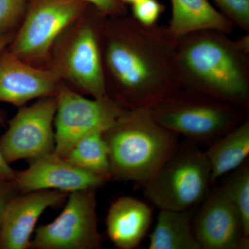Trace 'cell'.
I'll use <instances>...</instances> for the list:
<instances>
[{"instance_id": "1", "label": "cell", "mask_w": 249, "mask_h": 249, "mask_svg": "<svg viewBox=\"0 0 249 249\" xmlns=\"http://www.w3.org/2000/svg\"><path fill=\"white\" fill-rule=\"evenodd\" d=\"M124 15L103 24L107 94L125 109L150 108L181 88L177 42L166 27L145 26Z\"/></svg>"}, {"instance_id": "2", "label": "cell", "mask_w": 249, "mask_h": 249, "mask_svg": "<svg viewBox=\"0 0 249 249\" xmlns=\"http://www.w3.org/2000/svg\"><path fill=\"white\" fill-rule=\"evenodd\" d=\"M213 29L195 31L177 42L181 88L249 108V36L232 40Z\"/></svg>"}, {"instance_id": "3", "label": "cell", "mask_w": 249, "mask_h": 249, "mask_svg": "<svg viewBox=\"0 0 249 249\" xmlns=\"http://www.w3.org/2000/svg\"><path fill=\"white\" fill-rule=\"evenodd\" d=\"M111 179L143 186L178 145V135L154 119L148 108L123 109L104 132Z\"/></svg>"}, {"instance_id": "4", "label": "cell", "mask_w": 249, "mask_h": 249, "mask_svg": "<svg viewBox=\"0 0 249 249\" xmlns=\"http://www.w3.org/2000/svg\"><path fill=\"white\" fill-rule=\"evenodd\" d=\"M148 109L165 128L191 142L211 144L249 118L247 108L182 88Z\"/></svg>"}, {"instance_id": "5", "label": "cell", "mask_w": 249, "mask_h": 249, "mask_svg": "<svg viewBox=\"0 0 249 249\" xmlns=\"http://www.w3.org/2000/svg\"><path fill=\"white\" fill-rule=\"evenodd\" d=\"M206 153L193 142L178 143L160 170L143 185L145 193L160 209L196 208L206 199L211 186Z\"/></svg>"}, {"instance_id": "6", "label": "cell", "mask_w": 249, "mask_h": 249, "mask_svg": "<svg viewBox=\"0 0 249 249\" xmlns=\"http://www.w3.org/2000/svg\"><path fill=\"white\" fill-rule=\"evenodd\" d=\"M55 96L54 153L63 159L85 136L109 128L124 109L111 98L89 99L62 84Z\"/></svg>"}, {"instance_id": "7", "label": "cell", "mask_w": 249, "mask_h": 249, "mask_svg": "<svg viewBox=\"0 0 249 249\" xmlns=\"http://www.w3.org/2000/svg\"><path fill=\"white\" fill-rule=\"evenodd\" d=\"M87 4L82 0H33L9 52L26 62L45 58Z\"/></svg>"}, {"instance_id": "8", "label": "cell", "mask_w": 249, "mask_h": 249, "mask_svg": "<svg viewBox=\"0 0 249 249\" xmlns=\"http://www.w3.org/2000/svg\"><path fill=\"white\" fill-rule=\"evenodd\" d=\"M95 190L72 192L53 222L39 227L30 248L98 249L103 239L98 229Z\"/></svg>"}, {"instance_id": "9", "label": "cell", "mask_w": 249, "mask_h": 249, "mask_svg": "<svg viewBox=\"0 0 249 249\" xmlns=\"http://www.w3.org/2000/svg\"><path fill=\"white\" fill-rule=\"evenodd\" d=\"M56 108L55 95L40 98L30 106L20 107L9 121V128L0 139V149L9 164L53 153Z\"/></svg>"}, {"instance_id": "10", "label": "cell", "mask_w": 249, "mask_h": 249, "mask_svg": "<svg viewBox=\"0 0 249 249\" xmlns=\"http://www.w3.org/2000/svg\"><path fill=\"white\" fill-rule=\"evenodd\" d=\"M105 21V20H104ZM104 21L83 23L74 31L59 57L58 70L78 89L96 99L107 94L102 52Z\"/></svg>"}, {"instance_id": "11", "label": "cell", "mask_w": 249, "mask_h": 249, "mask_svg": "<svg viewBox=\"0 0 249 249\" xmlns=\"http://www.w3.org/2000/svg\"><path fill=\"white\" fill-rule=\"evenodd\" d=\"M203 202L193 226L201 249H249L240 214L222 188L208 195Z\"/></svg>"}, {"instance_id": "12", "label": "cell", "mask_w": 249, "mask_h": 249, "mask_svg": "<svg viewBox=\"0 0 249 249\" xmlns=\"http://www.w3.org/2000/svg\"><path fill=\"white\" fill-rule=\"evenodd\" d=\"M107 181L100 175L71 164L53 152L31 160L27 169L16 172L13 183L19 193L55 190L70 194L96 189Z\"/></svg>"}, {"instance_id": "13", "label": "cell", "mask_w": 249, "mask_h": 249, "mask_svg": "<svg viewBox=\"0 0 249 249\" xmlns=\"http://www.w3.org/2000/svg\"><path fill=\"white\" fill-rule=\"evenodd\" d=\"M68 193L55 190L17 195L6 206L0 226V249H27L42 214L49 208L58 207Z\"/></svg>"}, {"instance_id": "14", "label": "cell", "mask_w": 249, "mask_h": 249, "mask_svg": "<svg viewBox=\"0 0 249 249\" xmlns=\"http://www.w3.org/2000/svg\"><path fill=\"white\" fill-rule=\"evenodd\" d=\"M60 77L53 70L31 66L9 51L0 53V102L17 107L56 94Z\"/></svg>"}, {"instance_id": "15", "label": "cell", "mask_w": 249, "mask_h": 249, "mask_svg": "<svg viewBox=\"0 0 249 249\" xmlns=\"http://www.w3.org/2000/svg\"><path fill=\"white\" fill-rule=\"evenodd\" d=\"M152 222V210L143 201L122 196L109 207L106 231L116 248H137L146 235Z\"/></svg>"}, {"instance_id": "16", "label": "cell", "mask_w": 249, "mask_h": 249, "mask_svg": "<svg viewBox=\"0 0 249 249\" xmlns=\"http://www.w3.org/2000/svg\"><path fill=\"white\" fill-rule=\"evenodd\" d=\"M171 3L172 18L166 28L176 42L195 31L213 29L230 34L233 31L234 24L209 0H171Z\"/></svg>"}, {"instance_id": "17", "label": "cell", "mask_w": 249, "mask_h": 249, "mask_svg": "<svg viewBox=\"0 0 249 249\" xmlns=\"http://www.w3.org/2000/svg\"><path fill=\"white\" fill-rule=\"evenodd\" d=\"M211 168V185L245 163L249 155V119L211 143L205 152Z\"/></svg>"}, {"instance_id": "18", "label": "cell", "mask_w": 249, "mask_h": 249, "mask_svg": "<svg viewBox=\"0 0 249 249\" xmlns=\"http://www.w3.org/2000/svg\"><path fill=\"white\" fill-rule=\"evenodd\" d=\"M195 208L181 210L160 209L149 249H201L193 232L192 220Z\"/></svg>"}, {"instance_id": "19", "label": "cell", "mask_w": 249, "mask_h": 249, "mask_svg": "<svg viewBox=\"0 0 249 249\" xmlns=\"http://www.w3.org/2000/svg\"><path fill=\"white\" fill-rule=\"evenodd\" d=\"M103 131L85 136L73 145L65 160L80 168L111 179L109 148Z\"/></svg>"}, {"instance_id": "20", "label": "cell", "mask_w": 249, "mask_h": 249, "mask_svg": "<svg viewBox=\"0 0 249 249\" xmlns=\"http://www.w3.org/2000/svg\"><path fill=\"white\" fill-rule=\"evenodd\" d=\"M229 200L237 210L249 237V167L244 163L232 172L231 175L221 187Z\"/></svg>"}, {"instance_id": "21", "label": "cell", "mask_w": 249, "mask_h": 249, "mask_svg": "<svg viewBox=\"0 0 249 249\" xmlns=\"http://www.w3.org/2000/svg\"><path fill=\"white\" fill-rule=\"evenodd\" d=\"M221 14L246 33L249 32V0H213Z\"/></svg>"}, {"instance_id": "22", "label": "cell", "mask_w": 249, "mask_h": 249, "mask_svg": "<svg viewBox=\"0 0 249 249\" xmlns=\"http://www.w3.org/2000/svg\"><path fill=\"white\" fill-rule=\"evenodd\" d=\"M28 0H0V36L9 34L22 18Z\"/></svg>"}, {"instance_id": "23", "label": "cell", "mask_w": 249, "mask_h": 249, "mask_svg": "<svg viewBox=\"0 0 249 249\" xmlns=\"http://www.w3.org/2000/svg\"><path fill=\"white\" fill-rule=\"evenodd\" d=\"M132 5V18L145 26L157 24L164 6L158 0H137Z\"/></svg>"}, {"instance_id": "24", "label": "cell", "mask_w": 249, "mask_h": 249, "mask_svg": "<svg viewBox=\"0 0 249 249\" xmlns=\"http://www.w3.org/2000/svg\"><path fill=\"white\" fill-rule=\"evenodd\" d=\"M92 5L97 11L106 16H119L124 14L125 8L120 0H82Z\"/></svg>"}, {"instance_id": "25", "label": "cell", "mask_w": 249, "mask_h": 249, "mask_svg": "<svg viewBox=\"0 0 249 249\" xmlns=\"http://www.w3.org/2000/svg\"><path fill=\"white\" fill-rule=\"evenodd\" d=\"M19 194L13 181L0 180V226L6 206L15 196Z\"/></svg>"}, {"instance_id": "26", "label": "cell", "mask_w": 249, "mask_h": 249, "mask_svg": "<svg viewBox=\"0 0 249 249\" xmlns=\"http://www.w3.org/2000/svg\"><path fill=\"white\" fill-rule=\"evenodd\" d=\"M3 119L0 115V124ZM16 170L13 169L10 164L5 160L2 152L0 149V180L6 181H14L16 175Z\"/></svg>"}, {"instance_id": "27", "label": "cell", "mask_w": 249, "mask_h": 249, "mask_svg": "<svg viewBox=\"0 0 249 249\" xmlns=\"http://www.w3.org/2000/svg\"><path fill=\"white\" fill-rule=\"evenodd\" d=\"M13 38H14V35L11 33L0 36V53L11 43Z\"/></svg>"}, {"instance_id": "28", "label": "cell", "mask_w": 249, "mask_h": 249, "mask_svg": "<svg viewBox=\"0 0 249 249\" xmlns=\"http://www.w3.org/2000/svg\"><path fill=\"white\" fill-rule=\"evenodd\" d=\"M121 2L122 3H127V4H132L133 3L135 2L136 1H137V0H120Z\"/></svg>"}]
</instances>
